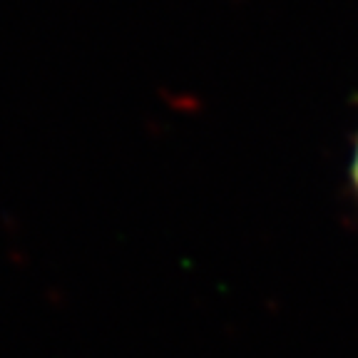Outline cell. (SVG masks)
<instances>
[{
	"instance_id": "6da1fadb",
	"label": "cell",
	"mask_w": 358,
	"mask_h": 358,
	"mask_svg": "<svg viewBox=\"0 0 358 358\" xmlns=\"http://www.w3.org/2000/svg\"><path fill=\"white\" fill-rule=\"evenodd\" d=\"M353 182H356V189H358V150H356V159H353Z\"/></svg>"
}]
</instances>
